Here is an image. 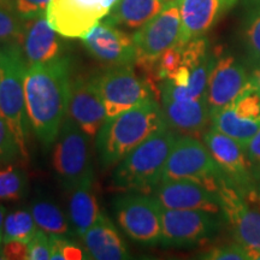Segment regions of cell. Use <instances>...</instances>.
<instances>
[{
  "label": "cell",
  "instance_id": "1",
  "mask_svg": "<svg viewBox=\"0 0 260 260\" xmlns=\"http://www.w3.org/2000/svg\"><path fill=\"white\" fill-rule=\"evenodd\" d=\"M25 105L31 129L40 142L50 147L69 115L71 90L68 57L28 67L24 80Z\"/></svg>",
  "mask_w": 260,
  "mask_h": 260
},
{
  "label": "cell",
  "instance_id": "2",
  "mask_svg": "<svg viewBox=\"0 0 260 260\" xmlns=\"http://www.w3.org/2000/svg\"><path fill=\"white\" fill-rule=\"evenodd\" d=\"M168 126L162 110L154 98L107 118L96 135V149L104 167L118 164L129 152Z\"/></svg>",
  "mask_w": 260,
  "mask_h": 260
},
{
  "label": "cell",
  "instance_id": "3",
  "mask_svg": "<svg viewBox=\"0 0 260 260\" xmlns=\"http://www.w3.org/2000/svg\"><path fill=\"white\" fill-rule=\"evenodd\" d=\"M177 133L165 126L129 152L113 174V186L124 191L149 194L161 182L162 170Z\"/></svg>",
  "mask_w": 260,
  "mask_h": 260
},
{
  "label": "cell",
  "instance_id": "4",
  "mask_svg": "<svg viewBox=\"0 0 260 260\" xmlns=\"http://www.w3.org/2000/svg\"><path fill=\"white\" fill-rule=\"evenodd\" d=\"M28 70L21 44L0 46V117L15 136L22 159L28 158L30 122L25 105L24 80Z\"/></svg>",
  "mask_w": 260,
  "mask_h": 260
},
{
  "label": "cell",
  "instance_id": "5",
  "mask_svg": "<svg viewBox=\"0 0 260 260\" xmlns=\"http://www.w3.org/2000/svg\"><path fill=\"white\" fill-rule=\"evenodd\" d=\"M89 136L68 115L59 130L52 162L56 176L65 190L94 183Z\"/></svg>",
  "mask_w": 260,
  "mask_h": 260
},
{
  "label": "cell",
  "instance_id": "6",
  "mask_svg": "<svg viewBox=\"0 0 260 260\" xmlns=\"http://www.w3.org/2000/svg\"><path fill=\"white\" fill-rule=\"evenodd\" d=\"M223 178L225 177L205 142L195 136L182 135L172 146L162 170L161 182L190 180L217 191Z\"/></svg>",
  "mask_w": 260,
  "mask_h": 260
},
{
  "label": "cell",
  "instance_id": "7",
  "mask_svg": "<svg viewBox=\"0 0 260 260\" xmlns=\"http://www.w3.org/2000/svg\"><path fill=\"white\" fill-rule=\"evenodd\" d=\"M181 35L180 5L178 0H174L133 35L136 52L135 65L154 77L157 60L164 52L181 44Z\"/></svg>",
  "mask_w": 260,
  "mask_h": 260
},
{
  "label": "cell",
  "instance_id": "8",
  "mask_svg": "<svg viewBox=\"0 0 260 260\" xmlns=\"http://www.w3.org/2000/svg\"><path fill=\"white\" fill-rule=\"evenodd\" d=\"M94 79L103 98L107 118L154 98L153 82L136 73L135 64L109 68Z\"/></svg>",
  "mask_w": 260,
  "mask_h": 260
},
{
  "label": "cell",
  "instance_id": "9",
  "mask_svg": "<svg viewBox=\"0 0 260 260\" xmlns=\"http://www.w3.org/2000/svg\"><path fill=\"white\" fill-rule=\"evenodd\" d=\"M161 241L165 247H190L207 242L222 228L223 213L160 207Z\"/></svg>",
  "mask_w": 260,
  "mask_h": 260
},
{
  "label": "cell",
  "instance_id": "10",
  "mask_svg": "<svg viewBox=\"0 0 260 260\" xmlns=\"http://www.w3.org/2000/svg\"><path fill=\"white\" fill-rule=\"evenodd\" d=\"M116 219L135 242L153 246L161 241L160 206L145 193L126 191L115 200Z\"/></svg>",
  "mask_w": 260,
  "mask_h": 260
},
{
  "label": "cell",
  "instance_id": "11",
  "mask_svg": "<svg viewBox=\"0 0 260 260\" xmlns=\"http://www.w3.org/2000/svg\"><path fill=\"white\" fill-rule=\"evenodd\" d=\"M203 140L228 183L247 200L249 198L260 199L256 193V183L252 175L245 147L236 140L214 128L206 130Z\"/></svg>",
  "mask_w": 260,
  "mask_h": 260
},
{
  "label": "cell",
  "instance_id": "12",
  "mask_svg": "<svg viewBox=\"0 0 260 260\" xmlns=\"http://www.w3.org/2000/svg\"><path fill=\"white\" fill-rule=\"evenodd\" d=\"M118 0H51L46 17L64 38L82 39L105 18Z\"/></svg>",
  "mask_w": 260,
  "mask_h": 260
},
{
  "label": "cell",
  "instance_id": "13",
  "mask_svg": "<svg viewBox=\"0 0 260 260\" xmlns=\"http://www.w3.org/2000/svg\"><path fill=\"white\" fill-rule=\"evenodd\" d=\"M212 128L243 147L260 129V90L249 82L229 105L211 115Z\"/></svg>",
  "mask_w": 260,
  "mask_h": 260
},
{
  "label": "cell",
  "instance_id": "14",
  "mask_svg": "<svg viewBox=\"0 0 260 260\" xmlns=\"http://www.w3.org/2000/svg\"><path fill=\"white\" fill-rule=\"evenodd\" d=\"M217 194L235 241L245 248L260 249V211L252 207L225 178L220 181Z\"/></svg>",
  "mask_w": 260,
  "mask_h": 260
},
{
  "label": "cell",
  "instance_id": "15",
  "mask_svg": "<svg viewBox=\"0 0 260 260\" xmlns=\"http://www.w3.org/2000/svg\"><path fill=\"white\" fill-rule=\"evenodd\" d=\"M82 44L98 61L109 68L135 64L134 37L113 24L100 21L82 38Z\"/></svg>",
  "mask_w": 260,
  "mask_h": 260
},
{
  "label": "cell",
  "instance_id": "16",
  "mask_svg": "<svg viewBox=\"0 0 260 260\" xmlns=\"http://www.w3.org/2000/svg\"><path fill=\"white\" fill-rule=\"evenodd\" d=\"M246 68L230 54L213 57V63L209 74L206 99L211 115L229 105L248 84Z\"/></svg>",
  "mask_w": 260,
  "mask_h": 260
},
{
  "label": "cell",
  "instance_id": "17",
  "mask_svg": "<svg viewBox=\"0 0 260 260\" xmlns=\"http://www.w3.org/2000/svg\"><path fill=\"white\" fill-rule=\"evenodd\" d=\"M153 198L162 209L203 210L207 212L223 213L217 191L195 181L160 182L154 189Z\"/></svg>",
  "mask_w": 260,
  "mask_h": 260
},
{
  "label": "cell",
  "instance_id": "18",
  "mask_svg": "<svg viewBox=\"0 0 260 260\" xmlns=\"http://www.w3.org/2000/svg\"><path fill=\"white\" fill-rule=\"evenodd\" d=\"M69 117L89 139L96 138L107 115L94 76L71 80Z\"/></svg>",
  "mask_w": 260,
  "mask_h": 260
},
{
  "label": "cell",
  "instance_id": "19",
  "mask_svg": "<svg viewBox=\"0 0 260 260\" xmlns=\"http://www.w3.org/2000/svg\"><path fill=\"white\" fill-rule=\"evenodd\" d=\"M60 37L48 23L46 15L25 21L22 50L28 67L67 57L64 41Z\"/></svg>",
  "mask_w": 260,
  "mask_h": 260
},
{
  "label": "cell",
  "instance_id": "20",
  "mask_svg": "<svg viewBox=\"0 0 260 260\" xmlns=\"http://www.w3.org/2000/svg\"><path fill=\"white\" fill-rule=\"evenodd\" d=\"M239 0H178L182 22L181 44L210 31Z\"/></svg>",
  "mask_w": 260,
  "mask_h": 260
},
{
  "label": "cell",
  "instance_id": "21",
  "mask_svg": "<svg viewBox=\"0 0 260 260\" xmlns=\"http://www.w3.org/2000/svg\"><path fill=\"white\" fill-rule=\"evenodd\" d=\"M160 99L162 115L169 128L195 138L205 134V130L211 122L206 95L199 99Z\"/></svg>",
  "mask_w": 260,
  "mask_h": 260
},
{
  "label": "cell",
  "instance_id": "22",
  "mask_svg": "<svg viewBox=\"0 0 260 260\" xmlns=\"http://www.w3.org/2000/svg\"><path fill=\"white\" fill-rule=\"evenodd\" d=\"M84 249L89 258L96 260L129 259L130 254L125 242L117 228L105 213L83 234Z\"/></svg>",
  "mask_w": 260,
  "mask_h": 260
},
{
  "label": "cell",
  "instance_id": "23",
  "mask_svg": "<svg viewBox=\"0 0 260 260\" xmlns=\"http://www.w3.org/2000/svg\"><path fill=\"white\" fill-rule=\"evenodd\" d=\"M165 0H118L103 19L126 30H138L167 6Z\"/></svg>",
  "mask_w": 260,
  "mask_h": 260
},
{
  "label": "cell",
  "instance_id": "24",
  "mask_svg": "<svg viewBox=\"0 0 260 260\" xmlns=\"http://www.w3.org/2000/svg\"><path fill=\"white\" fill-rule=\"evenodd\" d=\"M68 211L74 234L82 236L103 213L93 191V184L80 186L70 190Z\"/></svg>",
  "mask_w": 260,
  "mask_h": 260
},
{
  "label": "cell",
  "instance_id": "25",
  "mask_svg": "<svg viewBox=\"0 0 260 260\" xmlns=\"http://www.w3.org/2000/svg\"><path fill=\"white\" fill-rule=\"evenodd\" d=\"M29 210L39 229L47 233L48 235L65 237L75 235L69 217L65 216L57 204L48 200H37L31 203Z\"/></svg>",
  "mask_w": 260,
  "mask_h": 260
},
{
  "label": "cell",
  "instance_id": "26",
  "mask_svg": "<svg viewBox=\"0 0 260 260\" xmlns=\"http://www.w3.org/2000/svg\"><path fill=\"white\" fill-rule=\"evenodd\" d=\"M29 191L28 175L17 165L0 167V201H18Z\"/></svg>",
  "mask_w": 260,
  "mask_h": 260
},
{
  "label": "cell",
  "instance_id": "27",
  "mask_svg": "<svg viewBox=\"0 0 260 260\" xmlns=\"http://www.w3.org/2000/svg\"><path fill=\"white\" fill-rule=\"evenodd\" d=\"M243 19V41L252 67L260 65V0H249L246 4Z\"/></svg>",
  "mask_w": 260,
  "mask_h": 260
},
{
  "label": "cell",
  "instance_id": "28",
  "mask_svg": "<svg viewBox=\"0 0 260 260\" xmlns=\"http://www.w3.org/2000/svg\"><path fill=\"white\" fill-rule=\"evenodd\" d=\"M38 225L30 210H16L6 214L3 225V242L18 240L29 242L38 232Z\"/></svg>",
  "mask_w": 260,
  "mask_h": 260
},
{
  "label": "cell",
  "instance_id": "29",
  "mask_svg": "<svg viewBox=\"0 0 260 260\" xmlns=\"http://www.w3.org/2000/svg\"><path fill=\"white\" fill-rule=\"evenodd\" d=\"M25 21L9 5L0 2V46L8 44H21L23 40Z\"/></svg>",
  "mask_w": 260,
  "mask_h": 260
},
{
  "label": "cell",
  "instance_id": "30",
  "mask_svg": "<svg viewBox=\"0 0 260 260\" xmlns=\"http://www.w3.org/2000/svg\"><path fill=\"white\" fill-rule=\"evenodd\" d=\"M183 59V45L178 44L161 54L154 65V77L158 81L169 79L182 65Z\"/></svg>",
  "mask_w": 260,
  "mask_h": 260
},
{
  "label": "cell",
  "instance_id": "31",
  "mask_svg": "<svg viewBox=\"0 0 260 260\" xmlns=\"http://www.w3.org/2000/svg\"><path fill=\"white\" fill-rule=\"evenodd\" d=\"M52 236V235H51ZM59 260L87 259L83 249L71 241L70 237L52 236V258Z\"/></svg>",
  "mask_w": 260,
  "mask_h": 260
},
{
  "label": "cell",
  "instance_id": "32",
  "mask_svg": "<svg viewBox=\"0 0 260 260\" xmlns=\"http://www.w3.org/2000/svg\"><path fill=\"white\" fill-rule=\"evenodd\" d=\"M17 157L22 158V155L15 136L4 119L0 117V167L10 164Z\"/></svg>",
  "mask_w": 260,
  "mask_h": 260
},
{
  "label": "cell",
  "instance_id": "33",
  "mask_svg": "<svg viewBox=\"0 0 260 260\" xmlns=\"http://www.w3.org/2000/svg\"><path fill=\"white\" fill-rule=\"evenodd\" d=\"M51 0H8L9 5L24 21L46 15Z\"/></svg>",
  "mask_w": 260,
  "mask_h": 260
},
{
  "label": "cell",
  "instance_id": "34",
  "mask_svg": "<svg viewBox=\"0 0 260 260\" xmlns=\"http://www.w3.org/2000/svg\"><path fill=\"white\" fill-rule=\"evenodd\" d=\"M199 258L205 260H248L246 248L237 242L213 247L201 253Z\"/></svg>",
  "mask_w": 260,
  "mask_h": 260
},
{
  "label": "cell",
  "instance_id": "35",
  "mask_svg": "<svg viewBox=\"0 0 260 260\" xmlns=\"http://www.w3.org/2000/svg\"><path fill=\"white\" fill-rule=\"evenodd\" d=\"M28 245L30 260H48L52 258V236L47 233L38 229Z\"/></svg>",
  "mask_w": 260,
  "mask_h": 260
},
{
  "label": "cell",
  "instance_id": "36",
  "mask_svg": "<svg viewBox=\"0 0 260 260\" xmlns=\"http://www.w3.org/2000/svg\"><path fill=\"white\" fill-rule=\"evenodd\" d=\"M245 152L256 183L260 178V129L245 146Z\"/></svg>",
  "mask_w": 260,
  "mask_h": 260
},
{
  "label": "cell",
  "instance_id": "37",
  "mask_svg": "<svg viewBox=\"0 0 260 260\" xmlns=\"http://www.w3.org/2000/svg\"><path fill=\"white\" fill-rule=\"evenodd\" d=\"M4 259L8 260H30L29 259L28 242L12 240V241L2 243Z\"/></svg>",
  "mask_w": 260,
  "mask_h": 260
},
{
  "label": "cell",
  "instance_id": "38",
  "mask_svg": "<svg viewBox=\"0 0 260 260\" xmlns=\"http://www.w3.org/2000/svg\"><path fill=\"white\" fill-rule=\"evenodd\" d=\"M251 82L260 90V65L253 68V73L251 75Z\"/></svg>",
  "mask_w": 260,
  "mask_h": 260
},
{
  "label": "cell",
  "instance_id": "39",
  "mask_svg": "<svg viewBox=\"0 0 260 260\" xmlns=\"http://www.w3.org/2000/svg\"><path fill=\"white\" fill-rule=\"evenodd\" d=\"M248 260H260V249L246 248Z\"/></svg>",
  "mask_w": 260,
  "mask_h": 260
},
{
  "label": "cell",
  "instance_id": "40",
  "mask_svg": "<svg viewBox=\"0 0 260 260\" xmlns=\"http://www.w3.org/2000/svg\"><path fill=\"white\" fill-rule=\"evenodd\" d=\"M6 216V210L5 207L0 204V236L3 237V225H4V219Z\"/></svg>",
  "mask_w": 260,
  "mask_h": 260
},
{
  "label": "cell",
  "instance_id": "41",
  "mask_svg": "<svg viewBox=\"0 0 260 260\" xmlns=\"http://www.w3.org/2000/svg\"><path fill=\"white\" fill-rule=\"evenodd\" d=\"M256 193H258V197L260 198V178L256 182Z\"/></svg>",
  "mask_w": 260,
  "mask_h": 260
},
{
  "label": "cell",
  "instance_id": "42",
  "mask_svg": "<svg viewBox=\"0 0 260 260\" xmlns=\"http://www.w3.org/2000/svg\"><path fill=\"white\" fill-rule=\"evenodd\" d=\"M2 243H3V237L0 236V245H2Z\"/></svg>",
  "mask_w": 260,
  "mask_h": 260
},
{
  "label": "cell",
  "instance_id": "43",
  "mask_svg": "<svg viewBox=\"0 0 260 260\" xmlns=\"http://www.w3.org/2000/svg\"><path fill=\"white\" fill-rule=\"evenodd\" d=\"M167 3H170V2H174V0H165Z\"/></svg>",
  "mask_w": 260,
  "mask_h": 260
}]
</instances>
